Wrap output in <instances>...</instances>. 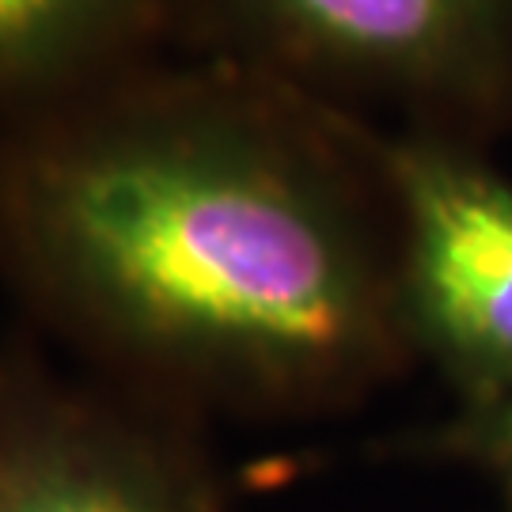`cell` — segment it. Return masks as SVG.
<instances>
[{
	"label": "cell",
	"mask_w": 512,
	"mask_h": 512,
	"mask_svg": "<svg viewBox=\"0 0 512 512\" xmlns=\"http://www.w3.org/2000/svg\"><path fill=\"white\" fill-rule=\"evenodd\" d=\"M395 228V285L414 361L456 418L512 399V175L490 152L361 118Z\"/></svg>",
	"instance_id": "3"
},
{
	"label": "cell",
	"mask_w": 512,
	"mask_h": 512,
	"mask_svg": "<svg viewBox=\"0 0 512 512\" xmlns=\"http://www.w3.org/2000/svg\"><path fill=\"white\" fill-rule=\"evenodd\" d=\"M179 54L418 137L512 133V0H183Z\"/></svg>",
	"instance_id": "2"
},
{
	"label": "cell",
	"mask_w": 512,
	"mask_h": 512,
	"mask_svg": "<svg viewBox=\"0 0 512 512\" xmlns=\"http://www.w3.org/2000/svg\"><path fill=\"white\" fill-rule=\"evenodd\" d=\"M0 281L57 353L198 421L327 414L414 365L361 118L213 57L0 126Z\"/></svg>",
	"instance_id": "1"
},
{
	"label": "cell",
	"mask_w": 512,
	"mask_h": 512,
	"mask_svg": "<svg viewBox=\"0 0 512 512\" xmlns=\"http://www.w3.org/2000/svg\"><path fill=\"white\" fill-rule=\"evenodd\" d=\"M183 0H0V126L179 54Z\"/></svg>",
	"instance_id": "5"
},
{
	"label": "cell",
	"mask_w": 512,
	"mask_h": 512,
	"mask_svg": "<svg viewBox=\"0 0 512 512\" xmlns=\"http://www.w3.org/2000/svg\"><path fill=\"white\" fill-rule=\"evenodd\" d=\"M202 421L38 334L0 342V512H228Z\"/></svg>",
	"instance_id": "4"
},
{
	"label": "cell",
	"mask_w": 512,
	"mask_h": 512,
	"mask_svg": "<svg viewBox=\"0 0 512 512\" xmlns=\"http://www.w3.org/2000/svg\"><path fill=\"white\" fill-rule=\"evenodd\" d=\"M437 452L467 463L497 494V505L512 512V399L486 414L452 418L437 437Z\"/></svg>",
	"instance_id": "6"
}]
</instances>
